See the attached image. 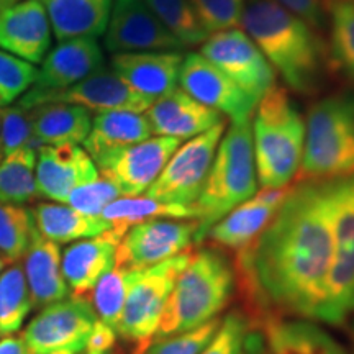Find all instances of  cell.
<instances>
[{
    "label": "cell",
    "mask_w": 354,
    "mask_h": 354,
    "mask_svg": "<svg viewBox=\"0 0 354 354\" xmlns=\"http://www.w3.org/2000/svg\"><path fill=\"white\" fill-rule=\"evenodd\" d=\"M243 256L254 292L279 312L317 320L333 263L326 179L299 180Z\"/></svg>",
    "instance_id": "1"
},
{
    "label": "cell",
    "mask_w": 354,
    "mask_h": 354,
    "mask_svg": "<svg viewBox=\"0 0 354 354\" xmlns=\"http://www.w3.org/2000/svg\"><path fill=\"white\" fill-rule=\"evenodd\" d=\"M241 26L292 92L307 97L320 92L330 59L318 30L276 0H246Z\"/></svg>",
    "instance_id": "2"
},
{
    "label": "cell",
    "mask_w": 354,
    "mask_h": 354,
    "mask_svg": "<svg viewBox=\"0 0 354 354\" xmlns=\"http://www.w3.org/2000/svg\"><path fill=\"white\" fill-rule=\"evenodd\" d=\"M234 269L227 256L202 248L190 259L172 287L154 339L194 330L220 317L234 292Z\"/></svg>",
    "instance_id": "3"
},
{
    "label": "cell",
    "mask_w": 354,
    "mask_h": 354,
    "mask_svg": "<svg viewBox=\"0 0 354 354\" xmlns=\"http://www.w3.org/2000/svg\"><path fill=\"white\" fill-rule=\"evenodd\" d=\"M258 185L251 120L232 122L221 136L209 176L194 203L198 221L197 243L205 240L209 230L228 212L253 197Z\"/></svg>",
    "instance_id": "4"
},
{
    "label": "cell",
    "mask_w": 354,
    "mask_h": 354,
    "mask_svg": "<svg viewBox=\"0 0 354 354\" xmlns=\"http://www.w3.org/2000/svg\"><path fill=\"white\" fill-rule=\"evenodd\" d=\"M253 146L261 187L290 185L299 174L305 145V120L284 87L274 86L253 115Z\"/></svg>",
    "instance_id": "5"
},
{
    "label": "cell",
    "mask_w": 354,
    "mask_h": 354,
    "mask_svg": "<svg viewBox=\"0 0 354 354\" xmlns=\"http://www.w3.org/2000/svg\"><path fill=\"white\" fill-rule=\"evenodd\" d=\"M354 174V95L323 97L308 107L299 180Z\"/></svg>",
    "instance_id": "6"
},
{
    "label": "cell",
    "mask_w": 354,
    "mask_h": 354,
    "mask_svg": "<svg viewBox=\"0 0 354 354\" xmlns=\"http://www.w3.org/2000/svg\"><path fill=\"white\" fill-rule=\"evenodd\" d=\"M333 223V263L317 320L343 325L354 312V174L326 179Z\"/></svg>",
    "instance_id": "7"
},
{
    "label": "cell",
    "mask_w": 354,
    "mask_h": 354,
    "mask_svg": "<svg viewBox=\"0 0 354 354\" xmlns=\"http://www.w3.org/2000/svg\"><path fill=\"white\" fill-rule=\"evenodd\" d=\"M190 251L143 269L130 287L117 326L127 343L135 344V354H145L156 336L159 320L177 277L190 259Z\"/></svg>",
    "instance_id": "8"
},
{
    "label": "cell",
    "mask_w": 354,
    "mask_h": 354,
    "mask_svg": "<svg viewBox=\"0 0 354 354\" xmlns=\"http://www.w3.org/2000/svg\"><path fill=\"white\" fill-rule=\"evenodd\" d=\"M227 120L179 145L146 196L172 205L192 207L201 196Z\"/></svg>",
    "instance_id": "9"
},
{
    "label": "cell",
    "mask_w": 354,
    "mask_h": 354,
    "mask_svg": "<svg viewBox=\"0 0 354 354\" xmlns=\"http://www.w3.org/2000/svg\"><path fill=\"white\" fill-rule=\"evenodd\" d=\"M95 322L88 299L71 295L43 307L21 338L30 354H81Z\"/></svg>",
    "instance_id": "10"
},
{
    "label": "cell",
    "mask_w": 354,
    "mask_h": 354,
    "mask_svg": "<svg viewBox=\"0 0 354 354\" xmlns=\"http://www.w3.org/2000/svg\"><path fill=\"white\" fill-rule=\"evenodd\" d=\"M201 51L203 57L258 102L276 86V71L245 30L212 33Z\"/></svg>",
    "instance_id": "11"
},
{
    "label": "cell",
    "mask_w": 354,
    "mask_h": 354,
    "mask_svg": "<svg viewBox=\"0 0 354 354\" xmlns=\"http://www.w3.org/2000/svg\"><path fill=\"white\" fill-rule=\"evenodd\" d=\"M198 221L194 218H156L135 225L118 243L115 266L148 269L185 253L197 243Z\"/></svg>",
    "instance_id": "12"
},
{
    "label": "cell",
    "mask_w": 354,
    "mask_h": 354,
    "mask_svg": "<svg viewBox=\"0 0 354 354\" xmlns=\"http://www.w3.org/2000/svg\"><path fill=\"white\" fill-rule=\"evenodd\" d=\"M43 104H74L95 112L127 110L143 113L151 107L153 100L133 91L113 71L102 68L84 81L61 91H26L17 105L24 110H32Z\"/></svg>",
    "instance_id": "13"
},
{
    "label": "cell",
    "mask_w": 354,
    "mask_h": 354,
    "mask_svg": "<svg viewBox=\"0 0 354 354\" xmlns=\"http://www.w3.org/2000/svg\"><path fill=\"white\" fill-rule=\"evenodd\" d=\"M104 35L105 48L113 55L185 50L145 0H113Z\"/></svg>",
    "instance_id": "14"
},
{
    "label": "cell",
    "mask_w": 354,
    "mask_h": 354,
    "mask_svg": "<svg viewBox=\"0 0 354 354\" xmlns=\"http://www.w3.org/2000/svg\"><path fill=\"white\" fill-rule=\"evenodd\" d=\"M180 143L171 136H154L99 159L95 166L100 176L120 189L122 196L136 197L151 187Z\"/></svg>",
    "instance_id": "15"
},
{
    "label": "cell",
    "mask_w": 354,
    "mask_h": 354,
    "mask_svg": "<svg viewBox=\"0 0 354 354\" xmlns=\"http://www.w3.org/2000/svg\"><path fill=\"white\" fill-rule=\"evenodd\" d=\"M179 84L189 95L221 115H227L232 122L251 120L258 107V100L246 94L215 64L197 53L184 56Z\"/></svg>",
    "instance_id": "16"
},
{
    "label": "cell",
    "mask_w": 354,
    "mask_h": 354,
    "mask_svg": "<svg viewBox=\"0 0 354 354\" xmlns=\"http://www.w3.org/2000/svg\"><path fill=\"white\" fill-rule=\"evenodd\" d=\"M99 176L95 162L79 145H43L38 149L35 180L39 197L66 203L74 189Z\"/></svg>",
    "instance_id": "17"
},
{
    "label": "cell",
    "mask_w": 354,
    "mask_h": 354,
    "mask_svg": "<svg viewBox=\"0 0 354 354\" xmlns=\"http://www.w3.org/2000/svg\"><path fill=\"white\" fill-rule=\"evenodd\" d=\"M289 190L290 185L279 189L261 187L253 197L234 207L223 218L216 221L205 238L220 248L233 251L250 250L276 215Z\"/></svg>",
    "instance_id": "18"
},
{
    "label": "cell",
    "mask_w": 354,
    "mask_h": 354,
    "mask_svg": "<svg viewBox=\"0 0 354 354\" xmlns=\"http://www.w3.org/2000/svg\"><path fill=\"white\" fill-rule=\"evenodd\" d=\"M104 68V51L97 38L82 37L59 41L41 61L30 91L51 92L71 87Z\"/></svg>",
    "instance_id": "19"
},
{
    "label": "cell",
    "mask_w": 354,
    "mask_h": 354,
    "mask_svg": "<svg viewBox=\"0 0 354 354\" xmlns=\"http://www.w3.org/2000/svg\"><path fill=\"white\" fill-rule=\"evenodd\" d=\"M51 46V24L39 0H20L0 13V50L38 64Z\"/></svg>",
    "instance_id": "20"
},
{
    "label": "cell",
    "mask_w": 354,
    "mask_h": 354,
    "mask_svg": "<svg viewBox=\"0 0 354 354\" xmlns=\"http://www.w3.org/2000/svg\"><path fill=\"white\" fill-rule=\"evenodd\" d=\"M183 61L180 51L122 53L112 56V71L133 91L154 102L174 91Z\"/></svg>",
    "instance_id": "21"
},
{
    "label": "cell",
    "mask_w": 354,
    "mask_h": 354,
    "mask_svg": "<svg viewBox=\"0 0 354 354\" xmlns=\"http://www.w3.org/2000/svg\"><path fill=\"white\" fill-rule=\"evenodd\" d=\"M146 118L156 136H171L180 141H187L225 122L220 112L177 87L154 100L146 110Z\"/></svg>",
    "instance_id": "22"
},
{
    "label": "cell",
    "mask_w": 354,
    "mask_h": 354,
    "mask_svg": "<svg viewBox=\"0 0 354 354\" xmlns=\"http://www.w3.org/2000/svg\"><path fill=\"white\" fill-rule=\"evenodd\" d=\"M122 238L112 230L94 238L79 240L66 248L61 258V271L74 297L88 299L99 279L115 266Z\"/></svg>",
    "instance_id": "23"
},
{
    "label": "cell",
    "mask_w": 354,
    "mask_h": 354,
    "mask_svg": "<svg viewBox=\"0 0 354 354\" xmlns=\"http://www.w3.org/2000/svg\"><path fill=\"white\" fill-rule=\"evenodd\" d=\"M25 274L33 308H43L69 295L61 271L59 245L38 232L25 253Z\"/></svg>",
    "instance_id": "24"
},
{
    "label": "cell",
    "mask_w": 354,
    "mask_h": 354,
    "mask_svg": "<svg viewBox=\"0 0 354 354\" xmlns=\"http://www.w3.org/2000/svg\"><path fill=\"white\" fill-rule=\"evenodd\" d=\"M151 125L143 113L127 110L97 112L92 118L88 136L84 141V149L92 161L97 162L118 149L151 138Z\"/></svg>",
    "instance_id": "25"
},
{
    "label": "cell",
    "mask_w": 354,
    "mask_h": 354,
    "mask_svg": "<svg viewBox=\"0 0 354 354\" xmlns=\"http://www.w3.org/2000/svg\"><path fill=\"white\" fill-rule=\"evenodd\" d=\"M264 339L269 354H348L328 331L305 318L269 317Z\"/></svg>",
    "instance_id": "26"
},
{
    "label": "cell",
    "mask_w": 354,
    "mask_h": 354,
    "mask_svg": "<svg viewBox=\"0 0 354 354\" xmlns=\"http://www.w3.org/2000/svg\"><path fill=\"white\" fill-rule=\"evenodd\" d=\"M57 41L99 38L107 30L113 0H39Z\"/></svg>",
    "instance_id": "27"
},
{
    "label": "cell",
    "mask_w": 354,
    "mask_h": 354,
    "mask_svg": "<svg viewBox=\"0 0 354 354\" xmlns=\"http://www.w3.org/2000/svg\"><path fill=\"white\" fill-rule=\"evenodd\" d=\"M30 112L39 145L84 143L92 128L91 110L74 104H43Z\"/></svg>",
    "instance_id": "28"
},
{
    "label": "cell",
    "mask_w": 354,
    "mask_h": 354,
    "mask_svg": "<svg viewBox=\"0 0 354 354\" xmlns=\"http://www.w3.org/2000/svg\"><path fill=\"white\" fill-rule=\"evenodd\" d=\"M32 215L38 233L57 245L99 236L110 230L102 216L81 214L66 203H38L32 209Z\"/></svg>",
    "instance_id": "29"
},
{
    "label": "cell",
    "mask_w": 354,
    "mask_h": 354,
    "mask_svg": "<svg viewBox=\"0 0 354 354\" xmlns=\"http://www.w3.org/2000/svg\"><path fill=\"white\" fill-rule=\"evenodd\" d=\"M110 225V230L115 234L123 238L128 230L135 225L145 223L148 220L156 218H180L197 220V212L192 207L172 205V203H165L154 201V198L145 197H120L105 207L100 214Z\"/></svg>",
    "instance_id": "30"
},
{
    "label": "cell",
    "mask_w": 354,
    "mask_h": 354,
    "mask_svg": "<svg viewBox=\"0 0 354 354\" xmlns=\"http://www.w3.org/2000/svg\"><path fill=\"white\" fill-rule=\"evenodd\" d=\"M330 17V71L354 86V3L349 0H326Z\"/></svg>",
    "instance_id": "31"
},
{
    "label": "cell",
    "mask_w": 354,
    "mask_h": 354,
    "mask_svg": "<svg viewBox=\"0 0 354 354\" xmlns=\"http://www.w3.org/2000/svg\"><path fill=\"white\" fill-rule=\"evenodd\" d=\"M37 156L38 149L32 146L3 156L0 162V202L25 205L38 196L35 180Z\"/></svg>",
    "instance_id": "32"
},
{
    "label": "cell",
    "mask_w": 354,
    "mask_h": 354,
    "mask_svg": "<svg viewBox=\"0 0 354 354\" xmlns=\"http://www.w3.org/2000/svg\"><path fill=\"white\" fill-rule=\"evenodd\" d=\"M141 271L143 269L113 266L109 272H105L99 279L92 290V307H94L99 320L117 330L128 292L136 279L140 277Z\"/></svg>",
    "instance_id": "33"
},
{
    "label": "cell",
    "mask_w": 354,
    "mask_h": 354,
    "mask_svg": "<svg viewBox=\"0 0 354 354\" xmlns=\"http://www.w3.org/2000/svg\"><path fill=\"white\" fill-rule=\"evenodd\" d=\"M32 308L24 269L13 263L6 272L0 274V336L6 338L20 331Z\"/></svg>",
    "instance_id": "34"
},
{
    "label": "cell",
    "mask_w": 354,
    "mask_h": 354,
    "mask_svg": "<svg viewBox=\"0 0 354 354\" xmlns=\"http://www.w3.org/2000/svg\"><path fill=\"white\" fill-rule=\"evenodd\" d=\"M146 6L184 48L202 46L210 37L198 20L190 0H145Z\"/></svg>",
    "instance_id": "35"
},
{
    "label": "cell",
    "mask_w": 354,
    "mask_h": 354,
    "mask_svg": "<svg viewBox=\"0 0 354 354\" xmlns=\"http://www.w3.org/2000/svg\"><path fill=\"white\" fill-rule=\"evenodd\" d=\"M37 232L32 210L0 202V258L3 263H19Z\"/></svg>",
    "instance_id": "36"
},
{
    "label": "cell",
    "mask_w": 354,
    "mask_h": 354,
    "mask_svg": "<svg viewBox=\"0 0 354 354\" xmlns=\"http://www.w3.org/2000/svg\"><path fill=\"white\" fill-rule=\"evenodd\" d=\"M250 318L240 310L221 317V323L212 339L198 354H246L248 342L253 333Z\"/></svg>",
    "instance_id": "37"
},
{
    "label": "cell",
    "mask_w": 354,
    "mask_h": 354,
    "mask_svg": "<svg viewBox=\"0 0 354 354\" xmlns=\"http://www.w3.org/2000/svg\"><path fill=\"white\" fill-rule=\"evenodd\" d=\"M38 69L7 51H0V109L8 107L35 84Z\"/></svg>",
    "instance_id": "38"
},
{
    "label": "cell",
    "mask_w": 354,
    "mask_h": 354,
    "mask_svg": "<svg viewBox=\"0 0 354 354\" xmlns=\"http://www.w3.org/2000/svg\"><path fill=\"white\" fill-rule=\"evenodd\" d=\"M0 146H2V156H8L25 146H32L35 149L41 148L33 135L28 110L20 109L19 105L0 109Z\"/></svg>",
    "instance_id": "39"
},
{
    "label": "cell",
    "mask_w": 354,
    "mask_h": 354,
    "mask_svg": "<svg viewBox=\"0 0 354 354\" xmlns=\"http://www.w3.org/2000/svg\"><path fill=\"white\" fill-rule=\"evenodd\" d=\"M207 33H218L241 25L246 0H190Z\"/></svg>",
    "instance_id": "40"
},
{
    "label": "cell",
    "mask_w": 354,
    "mask_h": 354,
    "mask_svg": "<svg viewBox=\"0 0 354 354\" xmlns=\"http://www.w3.org/2000/svg\"><path fill=\"white\" fill-rule=\"evenodd\" d=\"M120 189L107 177L99 176L95 180L79 185L69 194L68 203L74 210L91 216H100L105 207L120 198Z\"/></svg>",
    "instance_id": "41"
},
{
    "label": "cell",
    "mask_w": 354,
    "mask_h": 354,
    "mask_svg": "<svg viewBox=\"0 0 354 354\" xmlns=\"http://www.w3.org/2000/svg\"><path fill=\"white\" fill-rule=\"evenodd\" d=\"M220 323L221 317H216L194 330L153 339L151 344L146 348L145 354H198L218 330Z\"/></svg>",
    "instance_id": "42"
},
{
    "label": "cell",
    "mask_w": 354,
    "mask_h": 354,
    "mask_svg": "<svg viewBox=\"0 0 354 354\" xmlns=\"http://www.w3.org/2000/svg\"><path fill=\"white\" fill-rule=\"evenodd\" d=\"M276 2L315 30L322 28L325 24L326 0H276Z\"/></svg>",
    "instance_id": "43"
},
{
    "label": "cell",
    "mask_w": 354,
    "mask_h": 354,
    "mask_svg": "<svg viewBox=\"0 0 354 354\" xmlns=\"http://www.w3.org/2000/svg\"><path fill=\"white\" fill-rule=\"evenodd\" d=\"M117 330L97 318L86 343L84 354H113L117 346Z\"/></svg>",
    "instance_id": "44"
},
{
    "label": "cell",
    "mask_w": 354,
    "mask_h": 354,
    "mask_svg": "<svg viewBox=\"0 0 354 354\" xmlns=\"http://www.w3.org/2000/svg\"><path fill=\"white\" fill-rule=\"evenodd\" d=\"M0 354H30L24 338L20 336H6L0 339Z\"/></svg>",
    "instance_id": "45"
},
{
    "label": "cell",
    "mask_w": 354,
    "mask_h": 354,
    "mask_svg": "<svg viewBox=\"0 0 354 354\" xmlns=\"http://www.w3.org/2000/svg\"><path fill=\"white\" fill-rule=\"evenodd\" d=\"M246 354H269L268 344H266L264 335L259 333L258 330H253V333L250 336V342H248Z\"/></svg>",
    "instance_id": "46"
},
{
    "label": "cell",
    "mask_w": 354,
    "mask_h": 354,
    "mask_svg": "<svg viewBox=\"0 0 354 354\" xmlns=\"http://www.w3.org/2000/svg\"><path fill=\"white\" fill-rule=\"evenodd\" d=\"M17 2H20V0H0V13L6 12L8 7L15 6Z\"/></svg>",
    "instance_id": "47"
},
{
    "label": "cell",
    "mask_w": 354,
    "mask_h": 354,
    "mask_svg": "<svg viewBox=\"0 0 354 354\" xmlns=\"http://www.w3.org/2000/svg\"><path fill=\"white\" fill-rule=\"evenodd\" d=\"M351 354H354V325L351 328Z\"/></svg>",
    "instance_id": "48"
},
{
    "label": "cell",
    "mask_w": 354,
    "mask_h": 354,
    "mask_svg": "<svg viewBox=\"0 0 354 354\" xmlns=\"http://www.w3.org/2000/svg\"><path fill=\"white\" fill-rule=\"evenodd\" d=\"M2 268H3V261H2V258H0V271H2Z\"/></svg>",
    "instance_id": "49"
},
{
    "label": "cell",
    "mask_w": 354,
    "mask_h": 354,
    "mask_svg": "<svg viewBox=\"0 0 354 354\" xmlns=\"http://www.w3.org/2000/svg\"><path fill=\"white\" fill-rule=\"evenodd\" d=\"M3 156H2V146H0V159H2Z\"/></svg>",
    "instance_id": "50"
},
{
    "label": "cell",
    "mask_w": 354,
    "mask_h": 354,
    "mask_svg": "<svg viewBox=\"0 0 354 354\" xmlns=\"http://www.w3.org/2000/svg\"><path fill=\"white\" fill-rule=\"evenodd\" d=\"M349 2H353V3H354V0H349Z\"/></svg>",
    "instance_id": "51"
}]
</instances>
